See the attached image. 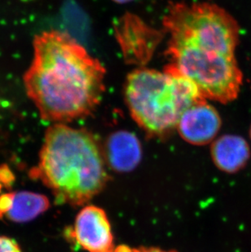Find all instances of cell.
<instances>
[{
    "label": "cell",
    "instance_id": "cell-9",
    "mask_svg": "<svg viewBox=\"0 0 251 252\" xmlns=\"http://www.w3.org/2000/svg\"><path fill=\"white\" fill-rule=\"evenodd\" d=\"M49 207L48 197L43 194L22 191L13 193L12 207L5 217L17 223L31 221L47 211Z\"/></svg>",
    "mask_w": 251,
    "mask_h": 252
},
{
    "label": "cell",
    "instance_id": "cell-11",
    "mask_svg": "<svg viewBox=\"0 0 251 252\" xmlns=\"http://www.w3.org/2000/svg\"><path fill=\"white\" fill-rule=\"evenodd\" d=\"M13 193L0 196V219L5 217L12 207Z\"/></svg>",
    "mask_w": 251,
    "mask_h": 252
},
{
    "label": "cell",
    "instance_id": "cell-12",
    "mask_svg": "<svg viewBox=\"0 0 251 252\" xmlns=\"http://www.w3.org/2000/svg\"><path fill=\"white\" fill-rule=\"evenodd\" d=\"M132 252H176V251H165L156 248H133Z\"/></svg>",
    "mask_w": 251,
    "mask_h": 252
},
{
    "label": "cell",
    "instance_id": "cell-14",
    "mask_svg": "<svg viewBox=\"0 0 251 252\" xmlns=\"http://www.w3.org/2000/svg\"><path fill=\"white\" fill-rule=\"evenodd\" d=\"M250 135H251V131H250Z\"/></svg>",
    "mask_w": 251,
    "mask_h": 252
},
{
    "label": "cell",
    "instance_id": "cell-8",
    "mask_svg": "<svg viewBox=\"0 0 251 252\" xmlns=\"http://www.w3.org/2000/svg\"><path fill=\"white\" fill-rule=\"evenodd\" d=\"M211 152L216 167L227 173L242 170L251 158L247 140L236 135H225L216 139L212 143Z\"/></svg>",
    "mask_w": 251,
    "mask_h": 252
},
{
    "label": "cell",
    "instance_id": "cell-6",
    "mask_svg": "<svg viewBox=\"0 0 251 252\" xmlns=\"http://www.w3.org/2000/svg\"><path fill=\"white\" fill-rule=\"evenodd\" d=\"M221 124V118L216 108L204 100L188 108L182 114L176 129L186 142L205 145L216 138Z\"/></svg>",
    "mask_w": 251,
    "mask_h": 252
},
{
    "label": "cell",
    "instance_id": "cell-2",
    "mask_svg": "<svg viewBox=\"0 0 251 252\" xmlns=\"http://www.w3.org/2000/svg\"><path fill=\"white\" fill-rule=\"evenodd\" d=\"M33 48L23 82L41 119L65 124L93 114L104 93L103 64L63 31L37 34Z\"/></svg>",
    "mask_w": 251,
    "mask_h": 252
},
{
    "label": "cell",
    "instance_id": "cell-13",
    "mask_svg": "<svg viewBox=\"0 0 251 252\" xmlns=\"http://www.w3.org/2000/svg\"><path fill=\"white\" fill-rule=\"evenodd\" d=\"M113 1L118 2V3H126V2H129L133 0H113Z\"/></svg>",
    "mask_w": 251,
    "mask_h": 252
},
{
    "label": "cell",
    "instance_id": "cell-10",
    "mask_svg": "<svg viewBox=\"0 0 251 252\" xmlns=\"http://www.w3.org/2000/svg\"><path fill=\"white\" fill-rule=\"evenodd\" d=\"M0 252H22L17 242L5 236H0Z\"/></svg>",
    "mask_w": 251,
    "mask_h": 252
},
{
    "label": "cell",
    "instance_id": "cell-7",
    "mask_svg": "<svg viewBox=\"0 0 251 252\" xmlns=\"http://www.w3.org/2000/svg\"><path fill=\"white\" fill-rule=\"evenodd\" d=\"M106 164L117 172H129L142 158V147L137 136L120 130L109 135L103 146Z\"/></svg>",
    "mask_w": 251,
    "mask_h": 252
},
{
    "label": "cell",
    "instance_id": "cell-5",
    "mask_svg": "<svg viewBox=\"0 0 251 252\" xmlns=\"http://www.w3.org/2000/svg\"><path fill=\"white\" fill-rule=\"evenodd\" d=\"M73 237L88 252H114V236L106 213L100 207L88 205L78 212Z\"/></svg>",
    "mask_w": 251,
    "mask_h": 252
},
{
    "label": "cell",
    "instance_id": "cell-4",
    "mask_svg": "<svg viewBox=\"0 0 251 252\" xmlns=\"http://www.w3.org/2000/svg\"><path fill=\"white\" fill-rule=\"evenodd\" d=\"M124 96L134 121L151 137L171 133L188 108L206 100L194 83L171 64L162 71L140 68L130 72Z\"/></svg>",
    "mask_w": 251,
    "mask_h": 252
},
{
    "label": "cell",
    "instance_id": "cell-1",
    "mask_svg": "<svg viewBox=\"0 0 251 252\" xmlns=\"http://www.w3.org/2000/svg\"><path fill=\"white\" fill-rule=\"evenodd\" d=\"M163 27L170 64L206 100L227 104L237 99L243 81L235 58L240 28L229 12L211 2H172Z\"/></svg>",
    "mask_w": 251,
    "mask_h": 252
},
{
    "label": "cell",
    "instance_id": "cell-3",
    "mask_svg": "<svg viewBox=\"0 0 251 252\" xmlns=\"http://www.w3.org/2000/svg\"><path fill=\"white\" fill-rule=\"evenodd\" d=\"M57 202L83 206L109 181L103 147L88 130L55 124L46 131L34 172Z\"/></svg>",
    "mask_w": 251,
    "mask_h": 252
}]
</instances>
